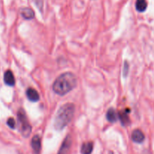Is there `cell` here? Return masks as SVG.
Listing matches in <instances>:
<instances>
[{"instance_id": "17", "label": "cell", "mask_w": 154, "mask_h": 154, "mask_svg": "<svg viewBox=\"0 0 154 154\" xmlns=\"http://www.w3.org/2000/svg\"><path fill=\"white\" fill-rule=\"evenodd\" d=\"M109 154H114V153H113V152H110V153Z\"/></svg>"}, {"instance_id": "16", "label": "cell", "mask_w": 154, "mask_h": 154, "mask_svg": "<svg viewBox=\"0 0 154 154\" xmlns=\"http://www.w3.org/2000/svg\"><path fill=\"white\" fill-rule=\"evenodd\" d=\"M129 63L127 61L124 62V66H123V76L126 77L127 75L128 72H129Z\"/></svg>"}, {"instance_id": "4", "label": "cell", "mask_w": 154, "mask_h": 154, "mask_svg": "<svg viewBox=\"0 0 154 154\" xmlns=\"http://www.w3.org/2000/svg\"><path fill=\"white\" fill-rule=\"evenodd\" d=\"M72 146V137L68 135L63 140L57 154H68Z\"/></svg>"}, {"instance_id": "1", "label": "cell", "mask_w": 154, "mask_h": 154, "mask_svg": "<svg viewBox=\"0 0 154 154\" xmlns=\"http://www.w3.org/2000/svg\"><path fill=\"white\" fill-rule=\"evenodd\" d=\"M77 85V78L72 72H67L61 74L53 84V91L59 95H66Z\"/></svg>"}, {"instance_id": "12", "label": "cell", "mask_w": 154, "mask_h": 154, "mask_svg": "<svg viewBox=\"0 0 154 154\" xmlns=\"http://www.w3.org/2000/svg\"><path fill=\"white\" fill-rule=\"evenodd\" d=\"M93 149V142H86L81 146V153L82 154H91Z\"/></svg>"}, {"instance_id": "6", "label": "cell", "mask_w": 154, "mask_h": 154, "mask_svg": "<svg viewBox=\"0 0 154 154\" xmlns=\"http://www.w3.org/2000/svg\"><path fill=\"white\" fill-rule=\"evenodd\" d=\"M144 134L141 130L139 129H135L132 131V139L134 142L138 143H142L144 140Z\"/></svg>"}, {"instance_id": "10", "label": "cell", "mask_w": 154, "mask_h": 154, "mask_svg": "<svg viewBox=\"0 0 154 154\" xmlns=\"http://www.w3.org/2000/svg\"><path fill=\"white\" fill-rule=\"evenodd\" d=\"M129 111L128 110H124L119 113L118 118L123 125H127L130 123V119L129 117Z\"/></svg>"}, {"instance_id": "8", "label": "cell", "mask_w": 154, "mask_h": 154, "mask_svg": "<svg viewBox=\"0 0 154 154\" xmlns=\"http://www.w3.org/2000/svg\"><path fill=\"white\" fill-rule=\"evenodd\" d=\"M26 96L29 101L32 102H37L39 100V95L37 91L34 88H29L26 90Z\"/></svg>"}, {"instance_id": "14", "label": "cell", "mask_w": 154, "mask_h": 154, "mask_svg": "<svg viewBox=\"0 0 154 154\" xmlns=\"http://www.w3.org/2000/svg\"><path fill=\"white\" fill-rule=\"evenodd\" d=\"M33 2L35 4L36 7L38 8L40 11H43V6H44V0H32Z\"/></svg>"}, {"instance_id": "11", "label": "cell", "mask_w": 154, "mask_h": 154, "mask_svg": "<svg viewBox=\"0 0 154 154\" xmlns=\"http://www.w3.org/2000/svg\"><path fill=\"white\" fill-rule=\"evenodd\" d=\"M106 118L110 122H115L118 119V115L114 109L110 108L106 113Z\"/></svg>"}, {"instance_id": "5", "label": "cell", "mask_w": 154, "mask_h": 154, "mask_svg": "<svg viewBox=\"0 0 154 154\" xmlns=\"http://www.w3.org/2000/svg\"><path fill=\"white\" fill-rule=\"evenodd\" d=\"M31 146L32 148L33 151L35 154H39L42 148V144H41V137L40 136L36 134L32 137L31 141Z\"/></svg>"}, {"instance_id": "13", "label": "cell", "mask_w": 154, "mask_h": 154, "mask_svg": "<svg viewBox=\"0 0 154 154\" xmlns=\"http://www.w3.org/2000/svg\"><path fill=\"white\" fill-rule=\"evenodd\" d=\"M135 7H136V9L138 11L144 12L147 9V3L146 2V0H137Z\"/></svg>"}, {"instance_id": "7", "label": "cell", "mask_w": 154, "mask_h": 154, "mask_svg": "<svg viewBox=\"0 0 154 154\" xmlns=\"http://www.w3.org/2000/svg\"><path fill=\"white\" fill-rule=\"evenodd\" d=\"M4 82L7 85L9 86H14L15 85L14 75L11 70H7L5 72Z\"/></svg>"}, {"instance_id": "3", "label": "cell", "mask_w": 154, "mask_h": 154, "mask_svg": "<svg viewBox=\"0 0 154 154\" xmlns=\"http://www.w3.org/2000/svg\"><path fill=\"white\" fill-rule=\"evenodd\" d=\"M17 117L20 122V131L24 137H28L32 131V127L23 109L20 108L17 112Z\"/></svg>"}, {"instance_id": "9", "label": "cell", "mask_w": 154, "mask_h": 154, "mask_svg": "<svg viewBox=\"0 0 154 154\" xmlns=\"http://www.w3.org/2000/svg\"><path fill=\"white\" fill-rule=\"evenodd\" d=\"M20 14L23 18L26 20H31L35 18V12L30 8H22L20 9Z\"/></svg>"}, {"instance_id": "2", "label": "cell", "mask_w": 154, "mask_h": 154, "mask_svg": "<svg viewBox=\"0 0 154 154\" xmlns=\"http://www.w3.org/2000/svg\"><path fill=\"white\" fill-rule=\"evenodd\" d=\"M75 107L72 103H67L60 108L56 115L54 127L57 130H62L72 121L75 114Z\"/></svg>"}, {"instance_id": "15", "label": "cell", "mask_w": 154, "mask_h": 154, "mask_svg": "<svg viewBox=\"0 0 154 154\" xmlns=\"http://www.w3.org/2000/svg\"><path fill=\"white\" fill-rule=\"evenodd\" d=\"M7 124L11 128H13V129L16 127V122H15L14 118H9L7 121Z\"/></svg>"}]
</instances>
